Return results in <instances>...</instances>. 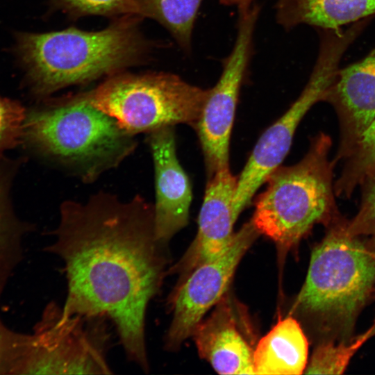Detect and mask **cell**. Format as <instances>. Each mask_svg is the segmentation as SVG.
<instances>
[{"instance_id": "cell-4", "label": "cell", "mask_w": 375, "mask_h": 375, "mask_svg": "<svg viewBox=\"0 0 375 375\" xmlns=\"http://www.w3.org/2000/svg\"><path fill=\"white\" fill-rule=\"evenodd\" d=\"M332 140L320 132L297 163L279 166L267 178L255 201L251 221L260 233L280 247L297 244L317 224L340 219L335 201L333 169L329 158Z\"/></svg>"}, {"instance_id": "cell-24", "label": "cell", "mask_w": 375, "mask_h": 375, "mask_svg": "<svg viewBox=\"0 0 375 375\" xmlns=\"http://www.w3.org/2000/svg\"><path fill=\"white\" fill-rule=\"evenodd\" d=\"M8 269L0 265V290ZM25 335L7 328L0 319V374H13L18 364Z\"/></svg>"}, {"instance_id": "cell-14", "label": "cell", "mask_w": 375, "mask_h": 375, "mask_svg": "<svg viewBox=\"0 0 375 375\" xmlns=\"http://www.w3.org/2000/svg\"><path fill=\"white\" fill-rule=\"evenodd\" d=\"M242 309L227 292L192 336L199 356L220 374H255L253 351Z\"/></svg>"}, {"instance_id": "cell-15", "label": "cell", "mask_w": 375, "mask_h": 375, "mask_svg": "<svg viewBox=\"0 0 375 375\" xmlns=\"http://www.w3.org/2000/svg\"><path fill=\"white\" fill-rule=\"evenodd\" d=\"M374 16L375 0H277L276 3V22L286 30L301 24L337 30Z\"/></svg>"}, {"instance_id": "cell-25", "label": "cell", "mask_w": 375, "mask_h": 375, "mask_svg": "<svg viewBox=\"0 0 375 375\" xmlns=\"http://www.w3.org/2000/svg\"><path fill=\"white\" fill-rule=\"evenodd\" d=\"M220 3L226 6H235L240 10H244L252 6L254 0H219Z\"/></svg>"}, {"instance_id": "cell-6", "label": "cell", "mask_w": 375, "mask_h": 375, "mask_svg": "<svg viewBox=\"0 0 375 375\" xmlns=\"http://www.w3.org/2000/svg\"><path fill=\"white\" fill-rule=\"evenodd\" d=\"M85 92L94 107L136 135L179 124L194 128L208 90L169 73L119 72Z\"/></svg>"}, {"instance_id": "cell-12", "label": "cell", "mask_w": 375, "mask_h": 375, "mask_svg": "<svg viewBox=\"0 0 375 375\" xmlns=\"http://www.w3.org/2000/svg\"><path fill=\"white\" fill-rule=\"evenodd\" d=\"M237 181L230 167L208 178L196 237L182 258L167 272V275H178L176 284L198 266L218 257L230 245L237 220L233 210Z\"/></svg>"}, {"instance_id": "cell-7", "label": "cell", "mask_w": 375, "mask_h": 375, "mask_svg": "<svg viewBox=\"0 0 375 375\" xmlns=\"http://www.w3.org/2000/svg\"><path fill=\"white\" fill-rule=\"evenodd\" d=\"M319 31L318 56L307 84L287 111L260 135L238 177L233 199L236 218L251 203L268 176L283 161L300 122L312 106L323 101L342 57L362 32L363 26L356 23L345 30Z\"/></svg>"}, {"instance_id": "cell-17", "label": "cell", "mask_w": 375, "mask_h": 375, "mask_svg": "<svg viewBox=\"0 0 375 375\" xmlns=\"http://www.w3.org/2000/svg\"><path fill=\"white\" fill-rule=\"evenodd\" d=\"M203 0H138L139 12L158 21L186 52L192 47L194 22Z\"/></svg>"}, {"instance_id": "cell-3", "label": "cell", "mask_w": 375, "mask_h": 375, "mask_svg": "<svg viewBox=\"0 0 375 375\" xmlns=\"http://www.w3.org/2000/svg\"><path fill=\"white\" fill-rule=\"evenodd\" d=\"M42 101L26 110L22 142L81 181H97L136 149L135 135L94 107L85 92Z\"/></svg>"}, {"instance_id": "cell-11", "label": "cell", "mask_w": 375, "mask_h": 375, "mask_svg": "<svg viewBox=\"0 0 375 375\" xmlns=\"http://www.w3.org/2000/svg\"><path fill=\"white\" fill-rule=\"evenodd\" d=\"M147 134L154 167L155 233L161 242L167 244L188 223L192 188L177 157L174 126L162 127Z\"/></svg>"}, {"instance_id": "cell-2", "label": "cell", "mask_w": 375, "mask_h": 375, "mask_svg": "<svg viewBox=\"0 0 375 375\" xmlns=\"http://www.w3.org/2000/svg\"><path fill=\"white\" fill-rule=\"evenodd\" d=\"M138 17L128 15L99 31L69 28L18 32L14 52L32 94L42 99L67 86L110 76L140 62L148 50Z\"/></svg>"}, {"instance_id": "cell-16", "label": "cell", "mask_w": 375, "mask_h": 375, "mask_svg": "<svg viewBox=\"0 0 375 375\" xmlns=\"http://www.w3.org/2000/svg\"><path fill=\"white\" fill-rule=\"evenodd\" d=\"M308 342L292 317L280 319L253 351L255 374H301L307 366Z\"/></svg>"}, {"instance_id": "cell-9", "label": "cell", "mask_w": 375, "mask_h": 375, "mask_svg": "<svg viewBox=\"0 0 375 375\" xmlns=\"http://www.w3.org/2000/svg\"><path fill=\"white\" fill-rule=\"evenodd\" d=\"M260 8L239 10L235 41L224 60L222 73L208 94L193 128L202 149L208 178L229 167V147L240 90L253 51V39Z\"/></svg>"}, {"instance_id": "cell-21", "label": "cell", "mask_w": 375, "mask_h": 375, "mask_svg": "<svg viewBox=\"0 0 375 375\" xmlns=\"http://www.w3.org/2000/svg\"><path fill=\"white\" fill-rule=\"evenodd\" d=\"M53 8L73 17L85 15H140L138 0H50Z\"/></svg>"}, {"instance_id": "cell-10", "label": "cell", "mask_w": 375, "mask_h": 375, "mask_svg": "<svg viewBox=\"0 0 375 375\" xmlns=\"http://www.w3.org/2000/svg\"><path fill=\"white\" fill-rule=\"evenodd\" d=\"M260 233L252 222L234 233L230 245L216 258L196 267L176 284L167 299L172 319L164 338L165 348L178 349L192 336L207 311L222 299L242 258Z\"/></svg>"}, {"instance_id": "cell-8", "label": "cell", "mask_w": 375, "mask_h": 375, "mask_svg": "<svg viewBox=\"0 0 375 375\" xmlns=\"http://www.w3.org/2000/svg\"><path fill=\"white\" fill-rule=\"evenodd\" d=\"M108 319L67 316L49 303L33 334L25 335L15 374H111Z\"/></svg>"}, {"instance_id": "cell-19", "label": "cell", "mask_w": 375, "mask_h": 375, "mask_svg": "<svg viewBox=\"0 0 375 375\" xmlns=\"http://www.w3.org/2000/svg\"><path fill=\"white\" fill-rule=\"evenodd\" d=\"M375 331V326L349 344L326 342L313 352L306 368L305 374H341L346 369L350 359L359 347Z\"/></svg>"}, {"instance_id": "cell-22", "label": "cell", "mask_w": 375, "mask_h": 375, "mask_svg": "<svg viewBox=\"0 0 375 375\" xmlns=\"http://www.w3.org/2000/svg\"><path fill=\"white\" fill-rule=\"evenodd\" d=\"M26 114L19 102L0 96V160L6 151L22 142Z\"/></svg>"}, {"instance_id": "cell-1", "label": "cell", "mask_w": 375, "mask_h": 375, "mask_svg": "<svg viewBox=\"0 0 375 375\" xmlns=\"http://www.w3.org/2000/svg\"><path fill=\"white\" fill-rule=\"evenodd\" d=\"M45 247L63 262L67 294L62 312L106 317L126 358L149 373L145 319L169 258L156 235L153 204L141 195L122 201L98 192L83 202L68 200Z\"/></svg>"}, {"instance_id": "cell-5", "label": "cell", "mask_w": 375, "mask_h": 375, "mask_svg": "<svg viewBox=\"0 0 375 375\" xmlns=\"http://www.w3.org/2000/svg\"><path fill=\"white\" fill-rule=\"evenodd\" d=\"M346 225L342 219L332 224L314 249L294 308L345 322L365 302L375 283V252Z\"/></svg>"}, {"instance_id": "cell-18", "label": "cell", "mask_w": 375, "mask_h": 375, "mask_svg": "<svg viewBox=\"0 0 375 375\" xmlns=\"http://www.w3.org/2000/svg\"><path fill=\"white\" fill-rule=\"evenodd\" d=\"M344 160L334 189L336 196L349 198L365 178L375 174V117Z\"/></svg>"}, {"instance_id": "cell-20", "label": "cell", "mask_w": 375, "mask_h": 375, "mask_svg": "<svg viewBox=\"0 0 375 375\" xmlns=\"http://www.w3.org/2000/svg\"><path fill=\"white\" fill-rule=\"evenodd\" d=\"M0 160V256L12 254L25 226L16 218L11 207L9 189L15 169L14 163Z\"/></svg>"}, {"instance_id": "cell-13", "label": "cell", "mask_w": 375, "mask_h": 375, "mask_svg": "<svg viewBox=\"0 0 375 375\" xmlns=\"http://www.w3.org/2000/svg\"><path fill=\"white\" fill-rule=\"evenodd\" d=\"M334 108L340 127L335 162L344 160L375 117V49L359 61L338 69L323 101Z\"/></svg>"}, {"instance_id": "cell-23", "label": "cell", "mask_w": 375, "mask_h": 375, "mask_svg": "<svg viewBox=\"0 0 375 375\" xmlns=\"http://www.w3.org/2000/svg\"><path fill=\"white\" fill-rule=\"evenodd\" d=\"M361 187V201L354 217L347 222V232L354 236L375 237V174L365 178Z\"/></svg>"}]
</instances>
